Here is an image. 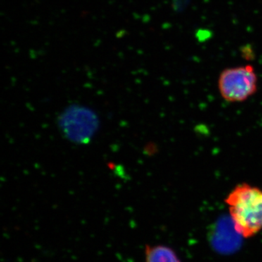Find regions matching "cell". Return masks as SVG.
<instances>
[{
  "instance_id": "6da1fadb",
  "label": "cell",
  "mask_w": 262,
  "mask_h": 262,
  "mask_svg": "<svg viewBox=\"0 0 262 262\" xmlns=\"http://www.w3.org/2000/svg\"><path fill=\"white\" fill-rule=\"evenodd\" d=\"M234 230L244 238L254 237L262 230V189L243 183L225 198Z\"/></svg>"
},
{
  "instance_id": "7a4b0ae2",
  "label": "cell",
  "mask_w": 262,
  "mask_h": 262,
  "mask_svg": "<svg viewBox=\"0 0 262 262\" xmlns=\"http://www.w3.org/2000/svg\"><path fill=\"white\" fill-rule=\"evenodd\" d=\"M218 88L225 101L243 102L257 91V75L251 65L226 69L219 77Z\"/></svg>"
},
{
  "instance_id": "3957f363",
  "label": "cell",
  "mask_w": 262,
  "mask_h": 262,
  "mask_svg": "<svg viewBox=\"0 0 262 262\" xmlns=\"http://www.w3.org/2000/svg\"><path fill=\"white\" fill-rule=\"evenodd\" d=\"M144 262H182L177 252L165 245H146Z\"/></svg>"
}]
</instances>
